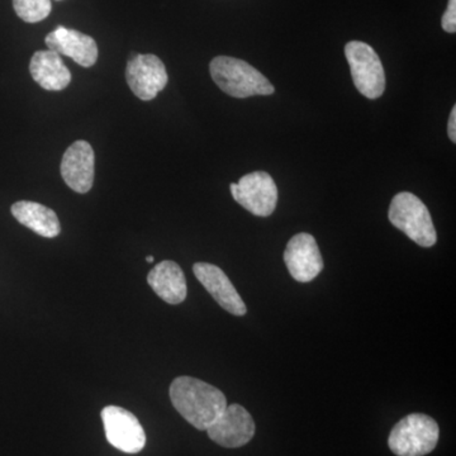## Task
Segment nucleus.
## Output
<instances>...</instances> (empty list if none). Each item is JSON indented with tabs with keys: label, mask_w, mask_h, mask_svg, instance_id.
Returning <instances> with one entry per match:
<instances>
[{
	"label": "nucleus",
	"mask_w": 456,
	"mask_h": 456,
	"mask_svg": "<svg viewBox=\"0 0 456 456\" xmlns=\"http://www.w3.org/2000/svg\"><path fill=\"white\" fill-rule=\"evenodd\" d=\"M14 11L27 23H37L46 20L53 11L51 0H13Z\"/></svg>",
	"instance_id": "nucleus-17"
},
{
	"label": "nucleus",
	"mask_w": 456,
	"mask_h": 456,
	"mask_svg": "<svg viewBox=\"0 0 456 456\" xmlns=\"http://www.w3.org/2000/svg\"><path fill=\"white\" fill-rule=\"evenodd\" d=\"M193 273L213 299L233 316H244L248 308L224 270L208 263L194 264Z\"/></svg>",
	"instance_id": "nucleus-12"
},
{
	"label": "nucleus",
	"mask_w": 456,
	"mask_h": 456,
	"mask_svg": "<svg viewBox=\"0 0 456 456\" xmlns=\"http://www.w3.org/2000/svg\"><path fill=\"white\" fill-rule=\"evenodd\" d=\"M443 28L448 33L456 32V0H449L448 8L443 16Z\"/></svg>",
	"instance_id": "nucleus-18"
},
{
	"label": "nucleus",
	"mask_w": 456,
	"mask_h": 456,
	"mask_svg": "<svg viewBox=\"0 0 456 456\" xmlns=\"http://www.w3.org/2000/svg\"><path fill=\"white\" fill-rule=\"evenodd\" d=\"M284 263L294 281L310 283L323 269L316 239L305 232L293 236L285 248Z\"/></svg>",
	"instance_id": "nucleus-10"
},
{
	"label": "nucleus",
	"mask_w": 456,
	"mask_h": 456,
	"mask_svg": "<svg viewBox=\"0 0 456 456\" xmlns=\"http://www.w3.org/2000/svg\"><path fill=\"white\" fill-rule=\"evenodd\" d=\"M230 188L233 200L254 216L269 217L277 208V184L265 171L248 174Z\"/></svg>",
	"instance_id": "nucleus-6"
},
{
	"label": "nucleus",
	"mask_w": 456,
	"mask_h": 456,
	"mask_svg": "<svg viewBox=\"0 0 456 456\" xmlns=\"http://www.w3.org/2000/svg\"><path fill=\"white\" fill-rule=\"evenodd\" d=\"M12 215L20 224L46 239H55L61 232L56 212L31 200H20L12 206Z\"/></svg>",
	"instance_id": "nucleus-16"
},
{
	"label": "nucleus",
	"mask_w": 456,
	"mask_h": 456,
	"mask_svg": "<svg viewBox=\"0 0 456 456\" xmlns=\"http://www.w3.org/2000/svg\"><path fill=\"white\" fill-rule=\"evenodd\" d=\"M440 428L432 417L411 413L393 428L388 446L397 456H425L439 443Z\"/></svg>",
	"instance_id": "nucleus-3"
},
{
	"label": "nucleus",
	"mask_w": 456,
	"mask_h": 456,
	"mask_svg": "<svg viewBox=\"0 0 456 456\" xmlns=\"http://www.w3.org/2000/svg\"><path fill=\"white\" fill-rule=\"evenodd\" d=\"M108 443L126 454H137L146 445L142 425L130 411L118 406H107L102 411Z\"/></svg>",
	"instance_id": "nucleus-7"
},
{
	"label": "nucleus",
	"mask_w": 456,
	"mask_h": 456,
	"mask_svg": "<svg viewBox=\"0 0 456 456\" xmlns=\"http://www.w3.org/2000/svg\"><path fill=\"white\" fill-rule=\"evenodd\" d=\"M95 155L92 145L86 141H75L66 150L61 161V176L71 191L88 193L94 183Z\"/></svg>",
	"instance_id": "nucleus-11"
},
{
	"label": "nucleus",
	"mask_w": 456,
	"mask_h": 456,
	"mask_svg": "<svg viewBox=\"0 0 456 456\" xmlns=\"http://www.w3.org/2000/svg\"><path fill=\"white\" fill-rule=\"evenodd\" d=\"M169 395L180 416L200 431H206L227 407L226 395L220 389L187 375L173 380Z\"/></svg>",
	"instance_id": "nucleus-1"
},
{
	"label": "nucleus",
	"mask_w": 456,
	"mask_h": 456,
	"mask_svg": "<svg viewBox=\"0 0 456 456\" xmlns=\"http://www.w3.org/2000/svg\"><path fill=\"white\" fill-rule=\"evenodd\" d=\"M146 260H147V263H152V261H154V256H147Z\"/></svg>",
	"instance_id": "nucleus-20"
},
{
	"label": "nucleus",
	"mask_w": 456,
	"mask_h": 456,
	"mask_svg": "<svg viewBox=\"0 0 456 456\" xmlns=\"http://www.w3.org/2000/svg\"><path fill=\"white\" fill-rule=\"evenodd\" d=\"M47 47L59 55L73 59L83 68H92L98 60V46L94 38L88 35L59 26L46 36Z\"/></svg>",
	"instance_id": "nucleus-13"
},
{
	"label": "nucleus",
	"mask_w": 456,
	"mask_h": 456,
	"mask_svg": "<svg viewBox=\"0 0 456 456\" xmlns=\"http://www.w3.org/2000/svg\"><path fill=\"white\" fill-rule=\"evenodd\" d=\"M147 283L167 305H180L187 298V279L175 261L165 260L155 265L147 275Z\"/></svg>",
	"instance_id": "nucleus-14"
},
{
	"label": "nucleus",
	"mask_w": 456,
	"mask_h": 456,
	"mask_svg": "<svg viewBox=\"0 0 456 456\" xmlns=\"http://www.w3.org/2000/svg\"><path fill=\"white\" fill-rule=\"evenodd\" d=\"M356 89L368 99L382 97L386 90V74L373 47L362 41H351L345 47Z\"/></svg>",
	"instance_id": "nucleus-5"
},
{
	"label": "nucleus",
	"mask_w": 456,
	"mask_h": 456,
	"mask_svg": "<svg viewBox=\"0 0 456 456\" xmlns=\"http://www.w3.org/2000/svg\"><path fill=\"white\" fill-rule=\"evenodd\" d=\"M209 439L222 448L237 449L253 440L256 426L253 416L240 404H230L208 428Z\"/></svg>",
	"instance_id": "nucleus-9"
},
{
	"label": "nucleus",
	"mask_w": 456,
	"mask_h": 456,
	"mask_svg": "<svg viewBox=\"0 0 456 456\" xmlns=\"http://www.w3.org/2000/svg\"><path fill=\"white\" fill-rule=\"evenodd\" d=\"M29 73L33 80L49 92H60L68 88L71 73L61 55L53 50L37 51L29 62Z\"/></svg>",
	"instance_id": "nucleus-15"
},
{
	"label": "nucleus",
	"mask_w": 456,
	"mask_h": 456,
	"mask_svg": "<svg viewBox=\"0 0 456 456\" xmlns=\"http://www.w3.org/2000/svg\"><path fill=\"white\" fill-rule=\"evenodd\" d=\"M126 80L131 92L141 101H152L167 86V68L158 56L134 53L126 68Z\"/></svg>",
	"instance_id": "nucleus-8"
},
{
	"label": "nucleus",
	"mask_w": 456,
	"mask_h": 456,
	"mask_svg": "<svg viewBox=\"0 0 456 456\" xmlns=\"http://www.w3.org/2000/svg\"><path fill=\"white\" fill-rule=\"evenodd\" d=\"M209 71L213 82L233 98L270 95L275 92L273 84L244 60L217 56L209 64Z\"/></svg>",
	"instance_id": "nucleus-2"
},
{
	"label": "nucleus",
	"mask_w": 456,
	"mask_h": 456,
	"mask_svg": "<svg viewBox=\"0 0 456 456\" xmlns=\"http://www.w3.org/2000/svg\"><path fill=\"white\" fill-rule=\"evenodd\" d=\"M388 218L393 226L421 248H432L436 244L437 233L430 212L415 194L402 191L393 198Z\"/></svg>",
	"instance_id": "nucleus-4"
},
{
	"label": "nucleus",
	"mask_w": 456,
	"mask_h": 456,
	"mask_svg": "<svg viewBox=\"0 0 456 456\" xmlns=\"http://www.w3.org/2000/svg\"><path fill=\"white\" fill-rule=\"evenodd\" d=\"M448 134L452 142H456V107H452L448 122Z\"/></svg>",
	"instance_id": "nucleus-19"
}]
</instances>
